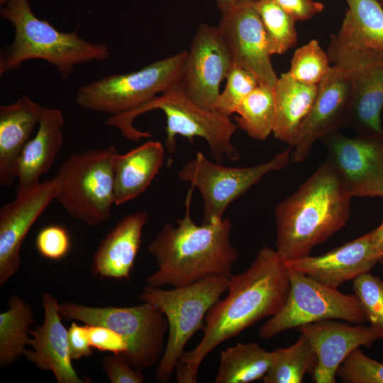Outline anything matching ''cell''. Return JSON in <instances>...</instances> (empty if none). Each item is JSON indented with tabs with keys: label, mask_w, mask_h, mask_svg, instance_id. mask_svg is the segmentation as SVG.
I'll list each match as a JSON object with an SVG mask.
<instances>
[{
	"label": "cell",
	"mask_w": 383,
	"mask_h": 383,
	"mask_svg": "<svg viewBox=\"0 0 383 383\" xmlns=\"http://www.w3.org/2000/svg\"><path fill=\"white\" fill-rule=\"evenodd\" d=\"M297 21H306L321 13L324 6L313 0H274Z\"/></svg>",
	"instance_id": "ab89813d"
},
{
	"label": "cell",
	"mask_w": 383,
	"mask_h": 383,
	"mask_svg": "<svg viewBox=\"0 0 383 383\" xmlns=\"http://www.w3.org/2000/svg\"><path fill=\"white\" fill-rule=\"evenodd\" d=\"M289 285L285 261L276 250L262 247L245 272L230 277L227 296L208 311L203 338L194 349L184 351L175 366L177 382L195 383L200 365L218 345L279 312Z\"/></svg>",
	"instance_id": "6da1fadb"
},
{
	"label": "cell",
	"mask_w": 383,
	"mask_h": 383,
	"mask_svg": "<svg viewBox=\"0 0 383 383\" xmlns=\"http://www.w3.org/2000/svg\"><path fill=\"white\" fill-rule=\"evenodd\" d=\"M353 286L370 326L383 340V281L369 272L355 278Z\"/></svg>",
	"instance_id": "d6a6232c"
},
{
	"label": "cell",
	"mask_w": 383,
	"mask_h": 383,
	"mask_svg": "<svg viewBox=\"0 0 383 383\" xmlns=\"http://www.w3.org/2000/svg\"><path fill=\"white\" fill-rule=\"evenodd\" d=\"M289 291L282 309L259 331V336L269 339L284 331L326 319H341L360 323L366 320L360 302L355 295L287 267Z\"/></svg>",
	"instance_id": "8fae6325"
},
{
	"label": "cell",
	"mask_w": 383,
	"mask_h": 383,
	"mask_svg": "<svg viewBox=\"0 0 383 383\" xmlns=\"http://www.w3.org/2000/svg\"><path fill=\"white\" fill-rule=\"evenodd\" d=\"M59 313L62 318L114 331L126 344L127 351L123 356L138 370L157 365L165 352L169 328L167 318L148 302L130 307H95L65 302L59 304Z\"/></svg>",
	"instance_id": "ba28073f"
},
{
	"label": "cell",
	"mask_w": 383,
	"mask_h": 383,
	"mask_svg": "<svg viewBox=\"0 0 383 383\" xmlns=\"http://www.w3.org/2000/svg\"><path fill=\"white\" fill-rule=\"evenodd\" d=\"M330 62L327 52L322 50L318 42L311 40L295 51L287 72L297 81L318 84L328 72Z\"/></svg>",
	"instance_id": "1f68e13d"
},
{
	"label": "cell",
	"mask_w": 383,
	"mask_h": 383,
	"mask_svg": "<svg viewBox=\"0 0 383 383\" xmlns=\"http://www.w3.org/2000/svg\"><path fill=\"white\" fill-rule=\"evenodd\" d=\"M352 196L327 161L274 209L276 251L284 261L310 255L347 223Z\"/></svg>",
	"instance_id": "3957f363"
},
{
	"label": "cell",
	"mask_w": 383,
	"mask_h": 383,
	"mask_svg": "<svg viewBox=\"0 0 383 383\" xmlns=\"http://www.w3.org/2000/svg\"><path fill=\"white\" fill-rule=\"evenodd\" d=\"M155 109L162 110L166 116L165 146L170 153L175 152L176 137L179 135L191 142L194 137L204 138L217 162L220 163L225 156L232 160L239 158L240 153L232 144V137L238 128L237 123L216 110L196 104L183 91L179 84L124 117H109L105 124L118 128L127 139L138 141L151 137L152 134L136 129L133 125L134 119Z\"/></svg>",
	"instance_id": "5b68a950"
},
{
	"label": "cell",
	"mask_w": 383,
	"mask_h": 383,
	"mask_svg": "<svg viewBox=\"0 0 383 383\" xmlns=\"http://www.w3.org/2000/svg\"><path fill=\"white\" fill-rule=\"evenodd\" d=\"M373 245L383 260V222L374 231L370 232Z\"/></svg>",
	"instance_id": "60d3db41"
},
{
	"label": "cell",
	"mask_w": 383,
	"mask_h": 383,
	"mask_svg": "<svg viewBox=\"0 0 383 383\" xmlns=\"http://www.w3.org/2000/svg\"><path fill=\"white\" fill-rule=\"evenodd\" d=\"M231 277L211 275L192 284L165 290L145 286L138 299L158 308L168 322V337L163 355L157 365L155 380L170 381L189 339L204 326L208 311L227 291Z\"/></svg>",
	"instance_id": "8992f818"
},
{
	"label": "cell",
	"mask_w": 383,
	"mask_h": 383,
	"mask_svg": "<svg viewBox=\"0 0 383 383\" xmlns=\"http://www.w3.org/2000/svg\"><path fill=\"white\" fill-rule=\"evenodd\" d=\"M255 0H238L221 13L218 26L233 64L251 71L260 82L274 86L277 76L271 61L267 36L255 9Z\"/></svg>",
	"instance_id": "9a60e30c"
},
{
	"label": "cell",
	"mask_w": 383,
	"mask_h": 383,
	"mask_svg": "<svg viewBox=\"0 0 383 383\" xmlns=\"http://www.w3.org/2000/svg\"><path fill=\"white\" fill-rule=\"evenodd\" d=\"M165 148L158 140H148L124 154L114 156V204L121 205L143 194L163 165Z\"/></svg>",
	"instance_id": "cb8c5ba5"
},
{
	"label": "cell",
	"mask_w": 383,
	"mask_h": 383,
	"mask_svg": "<svg viewBox=\"0 0 383 383\" xmlns=\"http://www.w3.org/2000/svg\"><path fill=\"white\" fill-rule=\"evenodd\" d=\"M254 5L263 23L270 52L282 55L297 43L296 20L274 0H256Z\"/></svg>",
	"instance_id": "4dcf8cb0"
},
{
	"label": "cell",
	"mask_w": 383,
	"mask_h": 383,
	"mask_svg": "<svg viewBox=\"0 0 383 383\" xmlns=\"http://www.w3.org/2000/svg\"><path fill=\"white\" fill-rule=\"evenodd\" d=\"M292 147L267 162L232 167L213 162L198 152L179 172L181 180L197 188L204 201L202 223L222 220L228 206L260 182L267 174L284 169L291 160Z\"/></svg>",
	"instance_id": "7c38bea8"
},
{
	"label": "cell",
	"mask_w": 383,
	"mask_h": 383,
	"mask_svg": "<svg viewBox=\"0 0 383 383\" xmlns=\"http://www.w3.org/2000/svg\"><path fill=\"white\" fill-rule=\"evenodd\" d=\"M272 353L271 366L262 378L264 383H301L305 374H311L316 367V354L301 334L293 345Z\"/></svg>",
	"instance_id": "f546056e"
},
{
	"label": "cell",
	"mask_w": 383,
	"mask_h": 383,
	"mask_svg": "<svg viewBox=\"0 0 383 383\" xmlns=\"http://www.w3.org/2000/svg\"><path fill=\"white\" fill-rule=\"evenodd\" d=\"M233 65L218 27L201 23L187 50L179 87L198 105L214 109L220 85Z\"/></svg>",
	"instance_id": "4fadbf2b"
},
{
	"label": "cell",
	"mask_w": 383,
	"mask_h": 383,
	"mask_svg": "<svg viewBox=\"0 0 383 383\" xmlns=\"http://www.w3.org/2000/svg\"><path fill=\"white\" fill-rule=\"evenodd\" d=\"M39 254L48 260L63 258L70 248V238L67 231L58 225H50L42 228L35 239Z\"/></svg>",
	"instance_id": "d590c367"
},
{
	"label": "cell",
	"mask_w": 383,
	"mask_h": 383,
	"mask_svg": "<svg viewBox=\"0 0 383 383\" xmlns=\"http://www.w3.org/2000/svg\"><path fill=\"white\" fill-rule=\"evenodd\" d=\"M259 84L260 80L255 74L233 64L226 77V87L220 93L214 109L230 117L235 113L243 99Z\"/></svg>",
	"instance_id": "836d02e7"
},
{
	"label": "cell",
	"mask_w": 383,
	"mask_h": 383,
	"mask_svg": "<svg viewBox=\"0 0 383 383\" xmlns=\"http://www.w3.org/2000/svg\"><path fill=\"white\" fill-rule=\"evenodd\" d=\"M382 261L370 233L326 253L285 261L287 267L333 288L369 272Z\"/></svg>",
	"instance_id": "d6986e66"
},
{
	"label": "cell",
	"mask_w": 383,
	"mask_h": 383,
	"mask_svg": "<svg viewBox=\"0 0 383 383\" xmlns=\"http://www.w3.org/2000/svg\"><path fill=\"white\" fill-rule=\"evenodd\" d=\"M327 54L350 86L345 127L357 135L383 138V55L338 34L331 36Z\"/></svg>",
	"instance_id": "30bf717a"
},
{
	"label": "cell",
	"mask_w": 383,
	"mask_h": 383,
	"mask_svg": "<svg viewBox=\"0 0 383 383\" xmlns=\"http://www.w3.org/2000/svg\"><path fill=\"white\" fill-rule=\"evenodd\" d=\"M194 187L187 192L184 216L165 224L148 247L157 270L147 277V285L181 287L211 275H233L238 252L231 241L232 222L224 217L196 224L191 216Z\"/></svg>",
	"instance_id": "7a4b0ae2"
},
{
	"label": "cell",
	"mask_w": 383,
	"mask_h": 383,
	"mask_svg": "<svg viewBox=\"0 0 383 383\" xmlns=\"http://www.w3.org/2000/svg\"><path fill=\"white\" fill-rule=\"evenodd\" d=\"M351 99L350 83L338 67L332 65L318 84V93L307 117L290 147L291 160L301 162L324 135L345 127Z\"/></svg>",
	"instance_id": "2e32d148"
},
{
	"label": "cell",
	"mask_w": 383,
	"mask_h": 383,
	"mask_svg": "<svg viewBox=\"0 0 383 383\" xmlns=\"http://www.w3.org/2000/svg\"><path fill=\"white\" fill-rule=\"evenodd\" d=\"M91 346L103 352L123 355L127 346L122 337L112 329L100 325L86 324Z\"/></svg>",
	"instance_id": "74e56055"
},
{
	"label": "cell",
	"mask_w": 383,
	"mask_h": 383,
	"mask_svg": "<svg viewBox=\"0 0 383 383\" xmlns=\"http://www.w3.org/2000/svg\"><path fill=\"white\" fill-rule=\"evenodd\" d=\"M9 306V309L0 313L1 368L24 355L30 340L29 326L34 322L32 307L21 296L11 295Z\"/></svg>",
	"instance_id": "4316f807"
},
{
	"label": "cell",
	"mask_w": 383,
	"mask_h": 383,
	"mask_svg": "<svg viewBox=\"0 0 383 383\" xmlns=\"http://www.w3.org/2000/svg\"><path fill=\"white\" fill-rule=\"evenodd\" d=\"M318 93V84L304 83L282 73L274 85L275 121L273 135L289 145L309 113Z\"/></svg>",
	"instance_id": "d4e9b609"
},
{
	"label": "cell",
	"mask_w": 383,
	"mask_h": 383,
	"mask_svg": "<svg viewBox=\"0 0 383 383\" xmlns=\"http://www.w3.org/2000/svg\"><path fill=\"white\" fill-rule=\"evenodd\" d=\"M320 140L353 197L383 198V138H350L335 131Z\"/></svg>",
	"instance_id": "5bb4252c"
},
{
	"label": "cell",
	"mask_w": 383,
	"mask_h": 383,
	"mask_svg": "<svg viewBox=\"0 0 383 383\" xmlns=\"http://www.w3.org/2000/svg\"><path fill=\"white\" fill-rule=\"evenodd\" d=\"M103 368L111 383H143V371L134 369L121 355L112 354L102 360Z\"/></svg>",
	"instance_id": "8d00e7d4"
},
{
	"label": "cell",
	"mask_w": 383,
	"mask_h": 383,
	"mask_svg": "<svg viewBox=\"0 0 383 383\" xmlns=\"http://www.w3.org/2000/svg\"><path fill=\"white\" fill-rule=\"evenodd\" d=\"M113 145L74 153L60 165L55 199L74 219L94 226L107 221L114 204Z\"/></svg>",
	"instance_id": "9c48e42d"
},
{
	"label": "cell",
	"mask_w": 383,
	"mask_h": 383,
	"mask_svg": "<svg viewBox=\"0 0 383 383\" xmlns=\"http://www.w3.org/2000/svg\"><path fill=\"white\" fill-rule=\"evenodd\" d=\"M43 107L26 94L9 105L0 106V184L11 187L17 180L21 155L35 126Z\"/></svg>",
	"instance_id": "7402d4cb"
},
{
	"label": "cell",
	"mask_w": 383,
	"mask_h": 383,
	"mask_svg": "<svg viewBox=\"0 0 383 383\" xmlns=\"http://www.w3.org/2000/svg\"><path fill=\"white\" fill-rule=\"evenodd\" d=\"M238 1V0H216L218 9L221 11V13L227 11Z\"/></svg>",
	"instance_id": "b9f144b4"
},
{
	"label": "cell",
	"mask_w": 383,
	"mask_h": 383,
	"mask_svg": "<svg viewBox=\"0 0 383 383\" xmlns=\"http://www.w3.org/2000/svg\"><path fill=\"white\" fill-rule=\"evenodd\" d=\"M187 50L127 74H111L82 85L77 104L85 109L124 117L179 84Z\"/></svg>",
	"instance_id": "52a82bcc"
},
{
	"label": "cell",
	"mask_w": 383,
	"mask_h": 383,
	"mask_svg": "<svg viewBox=\"0 0 383 383\" xmlns=\"http://www.w3.org/2000/svg\"><path fill=\"white\" fill-rule=\"evenodd\" d=\"M337 376L346 383H383V363L370 358L358 348L344 360Z\"/></svg>",
	"instance_id": "e575fe53"
},
{
	"label": "cell",
	"mask_w": 383,
	"mask_h": 383,
	"mask_svg": "<svg viewBox=\"0 0 383 383\" xmlns=\"http://www.w3.org/2000/svg\"><path fill=\"white\" fill-rule=\"evenodd\" d=\"M273 358L256 343H241L228 347L220 356L216 383H248L262 379L268 372Z\"/></svg>",
	"instance_id": "484cf974"
},
{
	"label": "cell",
	"mask_w": 383,
	"mask_h": 383,
	"mask_svg": "<svg viewBox=\"0 0 383 383\" xmlns=\"http://www.w3.org/2000/svg\"><path fill=\"white\" fill-rule=\"evenodd\" d=\"M238 128L250 138L264 140L272 133L275 121L274 86L260 82L237 109Z\"/></svg>",
	"instance_id": "f1b7e54d"
},
{
	"label": "cell",
	"mask_w": 383,
	"mask_h": 383,
	"mask_svg": "<svg viewBox=\"0 0 383 383\" xmlns=\"http://www.w3.org/2000/svg\"><path fill=\"white\" fill-rule=\"evenodd\" d=\"M62 111L43 107L38 131L25 146L19 158L17 170L16 196L35 187L41 175L47 173L62 144Z\"/></svg>",
	"instance_id": "603a6c76"
},
{
	"label": "cell",
	"mask_w": 383,
	"mask_h": 383,
	"mask_svg": "<svg viewBox=\"0 0 383 383\" xmlns=\"http://www.w3.org/2000/svg\"><path fill=\"white\" fill-rule=\"evenodd\" d=\"M68 343L72 360H79L92 354L86 324L72 323L68 329Z\"/></svg>",
	"instance_id": "f35d334b"
},
{
	"label": "cell",
	"mask_w": 383,
	"mask_h": 383,
	"mask_svg": "<svg viewBox=\"0 0 383 383\" xmlns=\"http://www.w3.org/2000/svg\"><path fill=\"white\" fill-rule=\"evenodd\" d=\"M58 179L40 182L0 209V285L17 272L22 243L33 223L55 199Z\"/></svg>",
	"instance_id": "e0dca14e"
},
{
	"label": "cell",
	"mask_w": 383,
	"mask_h": 383,
	"mask_svg": "<svg viewBox=\"0 0 383 383\" xmlns=\"http://www.w3.org/2000/svg\"><path fill=\"white\" fill-rule=\"evenodd\" d=\"M44 321L41 326L30 330L29 345L24 356L38 369L51 371L57 383H84L72 364L68 330L62 323L57 300L49 293L42 294Z\"/></svg>",
	"instance_id": "ffe728a7"
},
{
	"label": "cell",
	"mask_w": 383,
	"mask_h": 383,
	"mask_svg": "<svg viewBox=\"0 0 383 383\" xmlns=\"http://www.w3.org/2000/svg\"><path fill=\"white\" fill-rule=\"evenodd\" d=\"M148 221L144 211L123 217L100 241L91 262L93 274L116 280L130 279Z\"/></svg>",
	"instance_id": "44dd1931"
},
{
	"label": "cell",
	"mask_w": 383,
	"mask_h": 383,
	"mask_svg": "<svg viewBox=\"0 0 383 383\" xmlns=\"http://www.w3.org/2000/svg\"><path fill=\"white\" fill-rule=\"evenodd\" d=\"M347 10L338 35L383 55V9L376 0H346Z\"/></svg>",
	"instance_id": "83f0119b"
},
{
	"label": "cell",
	"mask_w": 383,
	"mask_h": 383,
	"mask_svg": "<svg viewBox=\"0 0 383 383\" xmlns=\"http://www.w3.org/2000/svg\"><path fill=\"white\" fill-rule=\"evenodd\" d=\"M0 15L14 28L12 43L0 52L1 76L37 59L55 66L65 80L77 65L104 61L110 56L106 45L82 38L77 30L61 32L38 18L28 0H0Z\"/></svg>",
	"instance_id": "277c9868"
},
{
	"label": "cell",
	"mask_w": 383,
	"mask_h": 383,
	"mask_svg": "<svg viewBox=\"0 0 383 383\" xmlns=\"http://www.w3.org/2000/svg\"><path fill=\"white\" fill-rule=\"evenodd\" d=\"M297 328L316 354L317 364L311 374L316 383L336 382L338 370L348 355L361 346H371L379 339L370 326H352L333 319L304 324Z\"/></svg>",
	"instance_id": "ac0fdd59"
}]
</instances>
